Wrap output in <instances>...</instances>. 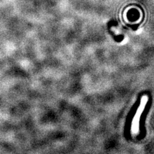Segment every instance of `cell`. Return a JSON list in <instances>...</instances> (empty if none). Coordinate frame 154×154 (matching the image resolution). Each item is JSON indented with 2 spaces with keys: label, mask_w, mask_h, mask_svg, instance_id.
Masks as SVG:
<instances>
[{
  "label": "cell",
  "mask_w": 154,
  "mask_h": 154,
  "mask_svg": "<svg viewBox=\"0 0 154 154\" xmlns=\"http://www.w3.org/2000/svg\"><path fill=\"white\" fill-rule=\"evenodd\" d=\"M147 101V98L146 96H143L139 107L137 110V112L135 115L132 121V132L133 133H137L139 132V119L141 115L142 114L143 110L145 109V107Z\"/></svg>",
  "instance_id": "cell-1"
}]
</instances>
